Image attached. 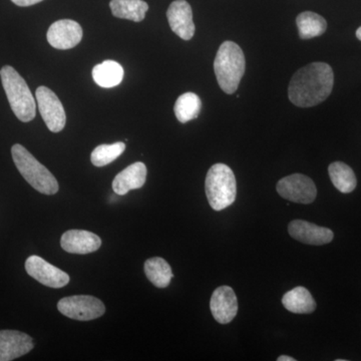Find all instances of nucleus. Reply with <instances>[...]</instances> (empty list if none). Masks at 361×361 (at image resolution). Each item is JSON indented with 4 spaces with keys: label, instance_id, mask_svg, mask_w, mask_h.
Listing matches in <instances>:
<instances>
[{
    "label": "nucleus",
    "instance_id": "6ab92c4d",
    "mask_svg": "<svg viewBox=\"0 0 361 361\" xmlns=\"http://www.w3.org/2000/svg\"><path fill=\"white\" fill-rule=\"evenodd\" d=\"M123 68L115 61H104L94 66L92 70V78L99 87L111 89L122 82Z\"/></svg>",
    "mask_w": 361,
    "mask_h": 361
},
{
    "label": "nucleus",
    "instance_id": "f3484780",
    "mask_svg": "<svg viewBox=\"0 0 361 361\" xmlns=\"http://www.w3.org/2000/svg\"><path fill=\"white\" fill-rule=\"evenodd\" d=\"M282 304L287 310L296 314H310L314 312L316 303L305 287L298 286L284 294Z\"/></svg>",
    "mask_w": 361,
    "mask_h": 361
},
{
    "label": "nucleus",
    "instance_id": "5701e85b",
    "mask_svg": "<svg viewBox=\"0 0 361 361\" xmlns=\"http://www.w3.org/2000/svg\"><path fill=\"white\" fill-rule=\"evenodd\" d=\"M200 97L194 92H186L178 97L175 104V115L180 123H188L198 118L201 111Z\"/></svg>",
    "mask_w": 361,
    "mask_h": 361
},
{
    "label": "nucleus",
    "instance_id": "412c9836",
    "mask_svg": "<svg viewBox=\"0 0 361 361\" xmlns=\"http://www.w3.org/2000/svg\"><path fill=\"white\" fill-rule=\"evenodd\" d=\"M329 173L332 184L341 193H351L357 185L353 169L342 161H334L329 165Z\"/></svg>",
    "mask_w": 361,
    "mask_h": 361
},
{
    "label": "nucleus",
    "instance_id": "aec40b11",
    "mask_svg": "<svg viewBox=\"0 0 361 361\" xmlns=\"http://www.w3.org/2000/svg\"><path fill=\"white\" fill-rule=\"evenodd\" d=\"M299 37L302 39H310L320 37L326 32L327 23L319 14L312 11H304L296 18Z\"/></svg>",
    "mask_w": 361,
    "mask_h": 361
},
{
    "label": "nucleus",
    "instance_id": "f03ea898",
    "mask_svg": "<svg viewBox=\"0 0 361 361\" xmlns=\"http://www.w3.org/2000/svg\"><path fill=\"white\" fill-rule=\"evenodd\" d=\"M244 52L238 44L225 42L220 45L214 61V71L218 84L226 94H234L245 73Z\"/></svg>",
    "mask_w": 361,
    "mask_h": 361
},
{
    "label": "nucleus",
    "instance_id": "39448f33",
    "mask_svg": "<svg viewBox=\"0 0 361 361\" xmlns=\"http://www.w3.org/2000/svg\"><path fill=\"white\" fill-rule=\"evenodd\" d=\"M205 190L209 204L215 211H222L236 200L237 183L231 168L215 164L207 173Z\"/></svg>",
    "mask_w": 361,
    "mask_h": 361
},
{
    "label": "nucleus",
    "instance_id": "a878e982",
    "mask_svg": "<svg viewBox=\"0 0 361 361\" xmlns=\"http://www.w3.org/2000/svg\"><path fill=\"white\" fill-rule=\"evenodd\" d=\"M277 361H296L295 358L288 355H281L277 358Z\"/></svg>",
    "mask_w": 361,
    "mask_h": 361
},
{
    "label": "nucleus",
    "instance_id": "393cba45",
    "mask_svg": "<svg viewBox=\"0 0 361 361\" xmlns=\"http://www.w3.org/2000/svg\"><path fill=\"white\" fill-rule=\"evenodd\" d=\"M14 4L18 6H35V4H39V2L44 1V0H11Z\"/></svg>",
    "mask_w": 361,
    "mask_h": 361
},
{
    "label": "nucleus",
    "instance_id": "dca6fc26",
    "mask_svg": "<svg viewBox=\"0 0 361 361\" xmlns=\"http://www.w3.org/2000/svg\"><path fill=\"white\" fill-rule=\"evenodd\" d=\"M146 179V165L142 161H137L116 176L113 182L114 192L118 196H123L129 193L130 190L144 186Z\"/></svg>",
    "mask_w": 361,
    "mask_h": 361
},
{
    "label": "nucleus",
    "instance_id": "f257e3e1",
    "mask_svg": "<svg viewBox=\"0 0 361 361\" xmlns=\"http://www.w3.org/2000/svg\"><path fill=\"white\" fill-rule=\"evenodd\" d=\"M334 82L331 66L324 63H310L292 77L288 87L289 99L300 108H311L330 96Z\"/></svg>",
    "mask_w": 361,
    "mask_h": 361
},
{
    "label": "nucleus",
    "instance_id": "9b49d317",
    "mask_svg": "<svg viewBox=\"0 0 361 361\" xmlns=\"http://www.w3.org/2000/svg\"><path fill=\"white\" fill-rule=\"evenodd\" d=\"M167 18L171 30L184 40H190L195 35L193 11L186 0H175L169 6Z\"/></svg>",
    "mask_w": 361,
    "mask_h": 361
},
{
    "label": "nucleus",
    "instance_id": "ddd939ff",
    "mask_svg": "<svg viewBox=\"0 0 361 361\" xmlns=\"http://www.w3.org/2000/svg\"><path fill=\"white\" fill-rule=\"evenodd\" d=\"M32 338L16 330H0V361H11L32 350Z\"/></svg>",
    "mask_w": 361,
    "mask_h": 361
},
{
    "label": "nucleus",
    "instance_id": "bb28decb",
    "mask_svg": "<svg viewBox=\"0 0 361 361\" xmlns=\"http://www.w3.org/2000/svg\"><path fill=\"white\" fill-rule=\"evenodd\" d=\"M356 37H357L358 39L361 40V26L360 28H358L357 30H356Z\"/></svg>",
    "mask_w": 361,
    "mask_h": 361
},
{
    "label": "nucleus",
    "instance_id": "7ed1b4c3",
    "mask_svg": "<svg viewBox=\"0 0 361 361\" xmlns=\"http://www.w3.org/2000/svg\"><path fill=\"white\" fill-rule=\"evenodd\" d=\"M0 77L14 115L23 123L32 121L37 114V104L25 80L11 66L1 68Z\"/></svg>",
    "mask_w": 361,
    "mask_h": 361
},
{
    "label": "nucleus",
    "instance_id": "4be33fe9",
    "mask_svg": "<svg viewBox=\"0 0 361 361\" xmlns=\"http://www.w3.org/2000/svg\"><path fill=\"white\" fill-rule=\"evenodd\" d=\"M145 273L158 288H166L173 278L172 268L167 261L160 257L148 259L145 263Z\"/></svg>",
    "mask_w": 361,
    "mask_h": 361
},
{
    "label": "nucleus",
    "instance_id": "4468645a",
    "mask_svg": "<svg viewBox=\"0 0 361 361\" xmlns=\"http://www.w3.org/2000/svg\"><path fill=\"white\" fill-rule=\"evenodd\" d=\"M288 232L292 238L307 245H325L334 237V232L329 228L320 227L304 220L292 221L288 226Z\"/></svg>",
    "mask_w": 361,
    "mask_h": 361
},
{
    "label": "nucleus",
    "instance_id": "a211bd4d",
    "mask_svg": "<svg viewBox=\"0 0 361 361\" xmlns=\"http://www.w3.org/2000/svg\"><path fill=\"white\" fill-rule=\"evenodd\" d=\"M110 7L116 18L135 23L144 20L149 11L148 4L144 0H111Z\"/></svg>",
    "mask_w": 361,
    "mask_h": 361
},
{
    "label": "nucleus",
    "instance_id": "20e7f679",
    "mask_svg": "<svg viewBox=\"0 0 361 361\" xmlns=\"http://www.w3.org/2000/svg\"><path fill=\"white\" fill-rule=\"evenodd\" d=\"M11 155L21 176L33 189L44 195L58 193L59 187L56 177L25 147L20 144L14 145L11 148Z\"/></svg>",
    "mask_w": 361,
    "mask_h": 361
},
{
    "label": "nucleus",
    "instance_id": "423d86ee",
    "mask_svg": "<svg viewBox=\"0 0 361 361\" xmlns=\"http://www.w3.org/2000/svg\"><path fill=\"white\" fill-rule=\"evenodd\" d=\"M58 310L66 317L80 322L97 319L106 312L104 303L90 295L65 297L59 301Z\"/></svg>",
    "mask_w": 361,
    "mask_h": 361
},
{
    "label": "nucleus",
    "instance_id": "2eb2a0df",
    "mask_svg": "<svg viewBox=\"0 0 361 361\" xmlns=\"http://www.w3.org/2000/svg\"><path fill=\"white\" fill-rule=\"evenodd\" d=\"M61 246L68 253L89 254L99 250L102 240L85 230H68L61 236Z\"/></svg>",
    "mask_w": 361,
    "mask_h": 361
},
{
    "label": "nucleus",
    "instance_id": "1a4fd4ad",
    "mask_svg": "<svg viewBox=\"0 0 361 361\" xmlns=\"http://www.w3.org/2000/svg\"><path fill=\"white\" fill-rule=\"evenodd\" d=\"M25 270L33 279L51 288H61L70 282V276L65 271L51 265L39 256L28 257L25 261Z\"/></svg>",
    "mask_w": 361,
    "mask_h": 361
},
{
    "label": "nucleus",
    "instance_id": "f8f14e48",
    "mask_svg": "<svg viewBox=\"0 0 361 361\" xmlns=\"http://www.w3.org/2000/svg\"><path fill=\"white\" fill-rule=\"evenodd\" d=\"M210 308L216 322L220 324L231 322L238 312V300L231 287H218L211 297Z\"/></svg>",
    "mask_w": 361,
    "mask_h": 361
},
{
    "label": "nucleus",
    "instance_id": "6e6552de",
    "mask_svg": "<svg viewBox=\"0 0 361 361\" xmlns=\"http://www.w3.org/2000/svg\"><path fill=\"white\" fill-rule=\"evenodd\" d=\"M276 189L282 198L299 204L312 203L317 195L313 180L302 174L287 176L278 182Z\"/></svg>",
    "mask_w": 361,
    "mask_h": 361
},
{
    "label": "nucleus",
    "instance_id": "b1692460",
    "mask_svg": "<svg viewBox=\"0 0 361 361\" xmlns=\"http://www.w3.org/2000/svg\"><path fill=\"white\" fill-rule=\"evenodd\" d=\"M126 149L125 142H118L111 145H101L92 151L90 161L96 167H104L116 160Z\"/></svg>",
    "mask_w": 361,
    "mask_h": 361
},
{
    "label": "nucleus",
    "instance_id": "0eeeda50",
    "mask_svg": "<svg viewBox=\"0 0 361 361\" xmlns=\"http://www.w3.org/2000/svg\"><path fill=\"white\" fill-rule=\"evenodd\" d=\"M37 106L45 125L52 133L65 129L66 116L63 104L58 96L47 87H39L35 92Z\"/></svg>",
    "mask_w": 361,
    "mask_h": 361
},
{
    "label": "nucleus",
    "instance_id": "9d476101",
    "mask_svg": "<svg viewBox=\"0 0 361 361\" xmlns=\"http://www.w3.org/2000/svg\"><path fill=\"white\" fill-rule=\"evenodd\" d=\"M47 39L54 49L63 51L73 49L82 42V28L75 20H58L47 30Z\"/></svg>",
    "mask_w": 361,
    "mask_h": 361
}]
</instances>
